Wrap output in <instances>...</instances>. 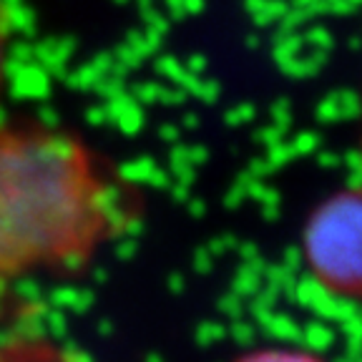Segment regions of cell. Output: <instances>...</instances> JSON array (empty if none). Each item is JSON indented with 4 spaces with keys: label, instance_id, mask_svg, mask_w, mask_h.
<instances>
[{
    "label": "cell",
    "instance_id": "1",
    "mask_svg": "<svg viewBox=\"0 0 362 362\" xmlns=\"http://www.w3.org/2000/svg\"><path fill=\"white\" fill-rule=\"evenodd\" d=\"M121 181L78 136L0 121V292L35 274L81 269L124 229Z\"/></svg>",
    "mask_w": 362,
    "mask_h": 362
},
{
    "label": "cell",
    "instance_id": "5",
    "mask_svg": "<svg viewBox=\"0 0 362 362\" xmlns=\"http://www.w3.org/2000/svg\"><path fill=\"white\" fill-rule=\"evenodd\" d=\"M360 153H362V113H360Z\"/></svg>",
    "mask_w": 362,
    "mask_h": 362
},
{
    "label": "cell",
    "instance_id": "4",
    "mask_svg": "<svg viewBox=\"0 0 362 362\" xmlns=\"http://www.w3.org/2000/svg\"><path fill=\"white\" fill-rule=\"evenodd\" d=\"M8 51H11V11H8L6 0H0V98L6 90Z\"/></svg>",
    "mask_w": 362,
    "mask_h": 362
},
{
    "label": "cell",
    "instance_id": "2",
    "mask_svg": "<svg viewBox=\"0 0 362 362\" xmlns=\"http://www.w3.org/2000/svg\"><path fill=\"white\" fill-rule=\"evenodd\" d=\"M302 259L325 292L362 302V187L332 194L312 211Z\"/></svg>",
    "mask_w": 362,
    "mask_h": 362
},
{
    "label": "cell",
    "instance_id": "3",
    "mask_svg": "<svg viewBox=\"0 0 362 362\" xmlns=\"http://www.w3.org/2000/svg\"><path fill=\"white\" fill-rule=\"evenodd\" d=\"M237 362H322V360L305 350H292V347H264V350H255L249 352V355L239 357Z\"/></svg>",
    "mask_w": 362,
    "mask_h": 362
}]
</instances>
